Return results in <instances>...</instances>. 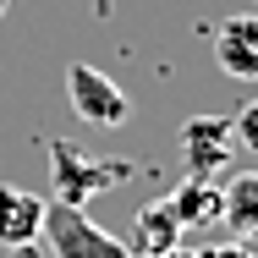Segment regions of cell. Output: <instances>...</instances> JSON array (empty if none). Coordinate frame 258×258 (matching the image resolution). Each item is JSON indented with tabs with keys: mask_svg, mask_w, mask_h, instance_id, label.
Segmentation results:
<instances>
[{
	"mask_svg": "<svg viewBox=\"0 0 258 258\" xmlns=\"http://www.w3.org/2000/svg\"><path fill=\"white\" fill-rule=\"evenodd\" d=\"M126 176H138L132 159H88L83 149H72L66 138H50V181H55V204L83 209L88 198H99L110 187H121Z\"/></svg>",
	"mask_w": 258,
	"mask_h": 258,
	"instance_id": "6da1fadb",
	"label": "cell"
},
{
	"mask_svg": "<svg viewBox=\"0 0 258 258\" xmlns=\"http://www.w3.org/2000/svg\"><path fill=\"white\" fill-rule=\"evenodd\" d=\"M39 242L55 258H132V247L121 236H110L104 225L88 220V209H72V204H44Z\"/></svg>",
	"mask_w": 258,
	"mask_h": 258,
	"instance_id": "7a4b0ae2",
	"label": "cell"
},
{
	"mask_svg": "<svg viewBox=\"0 0 258 258\" xmlns=\"http://www.w3.org/2000/svg\"><path fill=\"white\" fill-rule=\"evenodd\" d=\"M66 99L77 110V121H88V126H121L132 115V99L121 94V83L104 77L99 66H88V60L66 66Z\"/></svg>",
	"mask_w": 258,
	"mask_h": 258,
	"instance_id": "3957f363",
	"label": "cell"
},
{
	"mask_svg": "<svg viewBox=\"0 0 258 258\" xmlns=\"http://www.w3.org/2000/svg\"><path fill=\"white\" fill-rule=\"evenodd\" d=\"M236 154V132H231V115H192L181 126V159H187V176L192 181H214Z\"/></svg>",
	"mask_w": 258,
	"mask_h": 258,
	"instance_id": "277c9868",
	"label": "cell"
},
{
	"mask_svg": "<svg viewBox=\"0 0 258 258\" xmlns=\"http://www.w3.org/2000/svg\"><path fill=\"white\" fill-rule=\"evenodd\" d=\"M214 60H220L225 77L258 83V17L253 11H236V17L220 22V33H214Z\"/></svg>",
	"mask_w": 258,
	"mask_h": 258,
	"instance_id": "5b68a950",
	"label": "cell"
},
{
	"mask_svg": "<svg viewBox=\"0 0 258 258\" xmlns=\"http://www.w3.org/2000/svg\"><path fill=\"white\" fill-rule=\"evenodd\" d=\"M44 225V198L28 187H0V247H28L39 242Z\"/></svg>",
	"mask_w": 258,
	"mask_h": 258,
	"instance_id": "8992f818",
	"label": "cell"
},
{
	"mask_svg": "<svg viewBox=\"0 0 258 258\" xmlns=\"http://www.w3.org/2000/svg\"><path fill=\"white\" fill-rule=\"evenodd\" d=\"M181 247V220L170 214V204H143L132 220V258H159Z\"/></svg>",
	"mask_w": 258,
	"mask_h": 258,
	"instance_id": "52a82bcc",
	"label": "cell"
},
{
	"mask_svg": "<svg viewBox=\"0 0 258 258\" xmlns=\"http://www.w3.org/2000/svg\"><path fill=\"white\" fill-rule=\"evenodd\" d=\"M165 204H170V214L181 220V231H187V225H220V220H225V192H220V181H192V176H187Z\"/></svg>",
	"mask_w": 258,
	"mask_h": 258,
	"instance_id": "ba28073f",
	"label": "cell"
},
{
	"mask_svg": "<svg viewBox=\"0 0 258 258\" xmlns=\"http://www.w3.org/2000/svg\"><path fill=\"white\" fill-rule=\"evenodd\" d=\"M220 192H225V220H220V225H236V236L258 242V170L231 176Z\"/></svg>",
	"mask_w": 258,
	"mask_h": 258,
	"instance_id": "9c48e42d",
	"label": "cell"
},
{
	"mask_svg": "<svg viewBox=\"0 0 258 258\" xmlns=\"http://www.w3.org/2000/svg\"><path fill=\"white\" fill-rule=\"evenodd\" d=\"M231 132H236V143H242V149L258 159V99L247 104L242 115H231Z\"/></svg>",
	"mask_w": 258,
	"mask_h": 258,
	"instance_id": "30bf717a",
	"label": "cell"
},
{
	"mask_svg": "<svg viewBox=\"0 0 258 258\" xmlns=\"http://www.w3.org/2000/svg\"><path fill=\"white\" fill-rule=\"evenodd\" d=\"M204 258H258V242H225V247H214V253H204Z\"/></svg>",
	"mask_w": 258,
	"mask_h": 258,
	"instance_id": "8fae6325",
	"label": "cell"
},
{
	"mask_svg": "<svg viewBox=\"0 0 258 258\" xmlns=\"http://www.w3.org/2000/svg\"><path fill=\"white\" fill-rule=\"evenodd\" d=\"M6 253H11V258H39V253H33V242H28V247H6Z\"/></svg>",
	"mask_w": 258,
	"mask_h": 258,
	"instance_id": "7c38bea8",
	"label": "cell"
},
{
	"mask_svg": "<svg viewBox=\"0 0 258 258\" xmlns=\"http://www.w3.org/2000/svg\"><path fill=\"white\" fill-rule=\"evenodd\" d=\"M159 258H192V253H181V247H170V253H159Z\"/></svg>",
	"mask_w": 258,
	"mask_h": 258,
	"instance_id": "4fadbf2b",
	"label": "cell"
},
{
	"mask_svg": "<svg viewBox=\"0 0 258 258\" xmlns=\"http://www.w3.org/2000/svg\"><path fill=\"white\" fill-rule=\"evenodd\" d=\"M6 6H11V0H0V17H6Z\"/></svg>",
	"mask_w": 258,
	"mask_h": 258,
	"instance_id": "5bb4252c",
	"label": "cell"
}]
</instances>
